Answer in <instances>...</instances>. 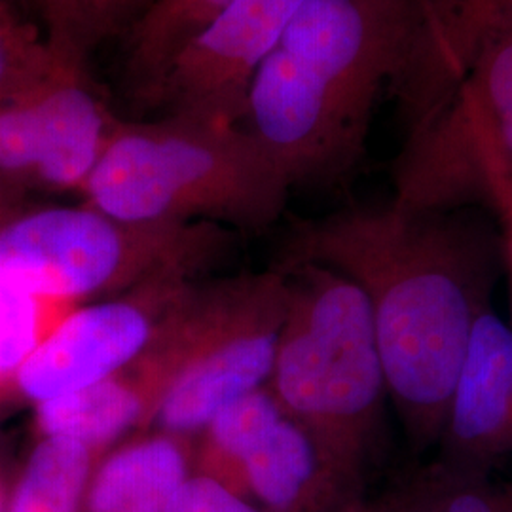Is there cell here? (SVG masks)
I'll return each mask as SVG.
<instances>
[{"label": "cell", "instance_id": "cell-1", "mask_svg": "<svg viewBox=\"0 0 512 512\" xmlns=\"http://www.w3.org/2000/svg\"><path fill=\"white\" fill-rule=\"evenodd\" d=\"M459 211L391 202L298 220L277 262L329 268L363 293L389 399L418 450L437 446L461 359L503 264L501 239Z\"/></svg>", "mask_w": 512, "mask_h": 512}, {"label": "cell", "instance_id": "cell-5", "mask_svg": "<svg viewBox=\"0 0 512 512\" xmlns=\"http://www.w3.org/2000/svg\"><path fill=\"white\" fill-rule=\"evenodd\" d=\"M232 238L215 222L133 224L92 205L38 209L0 220V285L67 300L116 283L188 277Z\"/></svg>", "mask_w": 512, "mask_h": 512}, {"label": "cell", "instance_id": "cell-25", "mask_svg": "<svg viewBox=\"0 0 512 512\" xmlns=\"http://www.w3.org/2000/svg\"><path fill=\"white\" fill-rule=\"evenodd\" d=\"M348 512H393L391 511V507L387 505V501H380V503H376V505H366V503H357L355 507H351Z\"/></svg>", "mask_w": 512, "mask_h": 512}, {"label": "cell", "instance_id": "cell-18", "mask_svg": "<svg viewBox=\"0 0 512 512\" xmlns=\"http://www.w3.org/2000/svg\"><path fill=\"white\" fill-rule=\"evenodd\" d=\"M385 501L393 512H512V484L437 459L408 476Z\"/></svg>", "mask_w": 512, "mask_h": 512}, {"label": "cell", "instance_id": "cell-24", "mask_svg": "<svg viewBox=\"0 0 512 512\" xmlns=\"http://www.w3.org/2000/svg\"><path fill=\"white\" fill-rule=\"evenodd\" d=\"M169 512H262L211 476L194 473Z\"/></svg>", "mask_w": 512, "mask_h": 512}, {"label": "cell", "instance_id": "cell-22", "mask_svg": "<svg viewBox=\"0 0 512 512\" xmlns=\"http://www.w3.org/2000/svg\"><path fill=\"white\" fill-rule=\"evenodd\" d=\"M154 0H76L88 48L105 38L129 35Z\"/></svg>", "mask_w": 512, "mask_h": 512}, {"label": "cell", "instance_id": "cell-19", "mask_svg": "<svg viewBox=\"0 0 512 512\" xmlns=\"http://www.w3.org/2000/svg\"><path fill=\"white\" fill-rule=\"evenodd\" d=\"M65 65L71 63L52 52L46 37L19 18L8 0H0V105L37 90Z\"/></svg>", "mask_w": 512, "mask_h": 512}, {"label": "cell", "instance_id": "cell-15", "mask_svg": "<svg viewBox=\"0 0 512 512\" xmlns=\"http://www.w3.org/2000/svg\"><path fill=\"white\" fill-rule=\"evenodd\" d=\"M162 395L137 368L57 399L37 404L44 437L69 439L90 450L122 437L131 427L152 420Z\"/></svg>", "mask_w": 512, "mask_h": 512}, {"label": "cell", "instance_id": "cell-9", "mask_svg": "<svg viewBox=\"0 0 512 512\" xmlns=\"http://www.w3.org/2000/svg\"><path fill=\"white\" fill-rule=\"evenodd\" d=\"M190 293L186 277L173 275L150 281L139 298L74 311L19 370L21 393L40 404L118 376L147 353Z\"/></svg>", "mask_w": 512, "mask_h": 512}, {"label": "cell", "instance_id": "cell-26", "mask_svg": "<svg viewBox=\"0 0 512 512\" xmlns=\"http://www.w3.org/2000/svg\"><path fill=\"white\" fill-rule=\"evenodd\" d=\"M6 501H4V494H2V488H0V512H6Z\"/></svg>", "mask_w": 512, "mask_h": 512}, {"label": "cell", "instance_id": "cell-2", "mask_svg": "<svg viewBox=\"0 0 512 512\" xmlns=\"http://www.w3.org/2000/svg\"><path fill=\"white\" fill-rule=\"evenodd\" d=\"M418 0H306L256 73L245 128L294 186L346 181L401 80Z\"/></svg>", "mask_w": 512, "mask_h": 512}, {"label": "cell", "instance_id": "cell-6", "mask_svg": "<svg viewBox=\"0 0 512 512\" xmlns=\"http://www.w3.org/2000/svg\"><path fill=\"white\" fill-rule=\"evenodd\" d=\"M475 137L494 148L512 173V23L439 107L408 129L393 203L412 211L476 205L465 167V150Z\"/></svg>", "mask_w": 512, "mask_h": 512}, {"label": "cell", "instance_id": "cell-12", "mask_svg": "<svg viewBox=\"0 0 512 512\" xmlns=\"http://www.w3.org/2000/svg\"><path fill=\"white\" fill-rule=\"evenodd\" d=\"M35 110V179L52 188H82L109 143L116 118L84 67L65 65L31 92Z\"/></svg>", "mask_w": 512, "mask_h": 512}, {"label": "cell", "instance_id": "cell-21", "mask_svg": "<svg viewBox=\"0 0 512 512\" xmlns=\"http://www.w3.org/2000/svg\"><path fill=\"white\" fill-rule=\"evenodd\" d=\"M40 300L0 285V382L19 370L40 344Z\"/></svg>", "mask_w": 512, "mask_h": 512}, {"label": "cell", "instance_id": "cell-27", "mask_svg": "<svg viewBox=\"0 0 512 512\" xmlns=\"http://www.w3.org/2000/svg\"><path fill=\"white\" fill-rule=\"evenodd\" d=\"M2 219H6V217H0V220H2Z\"/></svg>", "mask_w": 512, "mask_h": 512}, {"label": "cell", "instance_id": "cell-13", "mask_svg": "<svg viewBox=\"0 0 512 512\" xmlns=\"http://www.w3.org/2000/svg\"><path fill=\"white\" fill-rule=\"evenodd\" d=\"M239 492L262 512H348L357 505L330 475L310 435L287 414L241 458Z\"/></svg>", "mask_w": 512, "mask_h": 512}, {"label": "cell", "instance_id": "cell-7", "mask_svg": "<svg viewBox=\"0 0 512 512\" xmlns=\"http://www.w3.org/2000/svg\"><path fill=\"white\" fill-rule=\"evenodd\" d=\"M289 306L287 272L238 277L234 302L217 332L169 385L152 421L158 431L194 437L226 406L268 385Z\"/></svg>", "mask_w": 512, "mask_h": 512}, {"label": "cell", "instance_id": "cell-23", "mask_svg": "<svg viewBox=\"0 0 512 512\" xmlns=\"http://www.w3.org/2000/svg\"><path fill=\"white\" fill-rule=\"evenodd\" d=\"M46 23V42L57 57L86 65L90 52L76 0H37Z\"/></svg>", "mask_w": 512, "mask_h": 512}, {"label": "cell", "instance_id": "cell-20", "mask_svg": "<svg viewBox=\"0 0 512 512\" xmlns=\"http://www.w3.org/2000/svg\"><path fill=\"white\" fill-rule=\"evenodd\" d=\"M467 175L475 190L484 192V205L499 222L503 264L509 272L512 294V173L499 154L484 139L475 137L465 150Z\"/></svg>", "mask_w": 512, "mask_h": 512}, {"label": "cell", "instance_id": "cell-11", "mask_svg": "<svg viewBox=\"0 0 512 512\" xmlns=\"http://www.w3.org/2000/svg\"><path fill=\"white\" fill-rule=\"evenodd\" d=\"M418 8L410 55L395 86L408 129L439 107L512 23V0H418Z\"/></svg>", "mask_w": 512, "mask_h": 512}, {"label": "cell", "instance_id": "cell-16", "mask_svg": "<svg viewBox=\"0 0 512 512\" xmlns=\"http://www.w3.org/2000/svg\"><path fill=\"white\" fill-rule=\"evenodd\" d=\"M234 0H154L128 35L126 78L141 101L162 80L173 57Z\"/></svg>", "mask_w": 512, "mask_h": 512}, {"label": "cell", "instance_id": "cell-3", "mask_svg": "<svg viewBox=\"0 0 512 512\" xmlns=\"http://www.w3.org/2000/svg\"><path fill=\"white\" fill-rule=\"evenodd\" d=\"M291 190L245 126L183 116L116 120L84 186L88 205L122 222H215L241 232L275 224Z\"/></svg>", "mask_w": 512, "mask_h": 512}, {"label": "cell", "instance_id": "cell-10", "mask_svg": "<svg viewBox=\"0 0 512 512\" xmlns=\"http://www.w3.org/2000/svg\"><path fill=\"white\" fill-rule=\"evenodd\" d=\"M437 446L440 461L482 473L512 456V327L492 308L469 338Z\"/></svg>", "mask_w": 512, "mask_h": 512}, {"label": "cell", "instance_id": "cell-8", "mask_svg": "<svg viewBox=\"0 0 512 512\" xmlns=\"http://www.w3.org/2000/svg\"><path fill=\"white\" fill-rule=\"evenodd\" d=\"M306 0H234L165 69L148 105L165 116L245 126L249 93Z\"/></svg>", "mask_w": 512, "mask_h": 512}, {"label": "cell", "instance_id": "cell-4", "mask_svg": "<svg viewBox=\"0 0 512 512\" xmlns=\"http://www.w3.org/2000/svg\"><path fill=\"white\" fill-rule=\"evenodd\" d=\"M277 266L287 272L289 306L268 387L310 435L340 488L361 503L389 399L368 304L329 268Z\"/></svg>", "mask_w": 512, "mask_h": 512}, {"label": "cell", "instance_id": "cell-14", "mask_svg": "<svg viewBox=\"0 0 512 512\" xmlns=\"http://www.w3.org/2000/svg\"><path fill=\"white\" fill-rule=\"evenodd\" d=\"M194 475L188 437L158 431L118 448L90 480L86 512H169Z\"/></svg>", "mask_w": 512, "mask_h": 512}, {"label": "cell", "instance_id": "cell-17", "mask_svg": "<svg viewBox=\"0 0 512 512\" xmlns=\"http://www.w3.org/2000/svg\"><path fill=\"white\" fill-rule=\"evenodd\" d=\"M92 450L44 437L27 459L6 512H78L92 480Z\"/></svg>", "mask_w": 512, "mask_h": 512}]
</instances>
